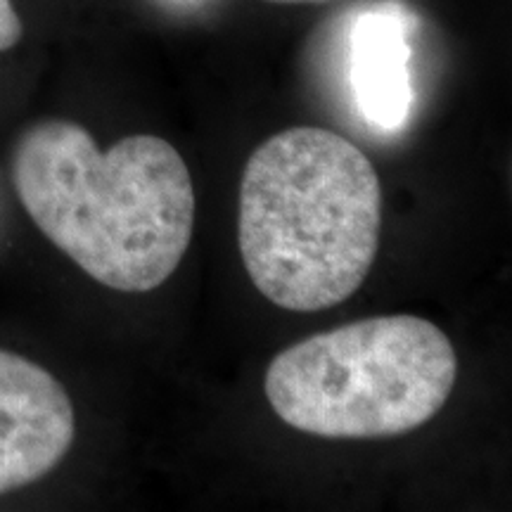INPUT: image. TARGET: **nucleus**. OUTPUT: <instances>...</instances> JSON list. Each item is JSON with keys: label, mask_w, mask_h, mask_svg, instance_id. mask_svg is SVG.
I'll return each mask as SVG.
<instances>
[{"label": "nucleus", "mask_w": 512, "mask_h": 512, "mask_svg": "<svg viewBox=\"0 0 512 512\" xmlns=\"http://www.w3.org/2000/svg\"><path fill=\"white\" fill-rule=\"evenodd\" d=\"M10 174L36 228L110 290H157L188 252L195 185L164 138L128 136L100 152L76 121L43 119L17 138Z\"/></svg>", "instance_id": "f257e3e1"}, {"label": "nucleus", "mask_w": 512, "mask_h": 512, "mask_svg": "<svg viewBox=\"0 0 512 512\" xmlns=\"http://www.w3.org/2000/svg\"><path fill=\"white\" fill-rule=\"evenodd\" d=\"M380 233V176L349 138L294 126L247 159L238 245L271 304L316 313L347 302L373 268Z\"/></svg>", "instance_id": "f03ea898"}, {"label": "nucleus", "mask_w": 512, "mask_h": 512, "mask_svg": "<svg viewBox=\"0 0 512 512\" xmlns=\"http://www.w3.org/2000/svg\"><path fill=\"white\" fill-rule=\"evenodd\" d=\"M458 377L451 339L430 320L363 318L280 351L264 392L285 425L323 439L401 437L430 422Z\"/></svg>", "instance_id": "7ed1b4c3"}, {"label": "nucleus", "mask_w": 512, "mask_h": 512, "mask_svg": "<svg viewBox=\"0 0 512 512\" xmlns=\"http://www.w3.org/2000/svg\"><path fill=\"white\" fill-rule=\"evenodd\" d=\"M74 403L62 382L0 349V496L53 472L72 448Z\"/></svg>", "instance_id": "20e7f679"}, {"label": "nucleus", "mask_w": 512, "mask_h": 512, "mask_svg": "<svg viewBox=\"0 0 512 512\" xmlns=\"http://www.w3.org/2000/svg\"><path fill=\"white\" fill-rule=\"evenodd\" d=\"M411 46L403 19L389 10L358 17L351 36V86L370 124L396 131L406 124L413 105Z\"/></svg>", "instance_id": "39448f33"}, {"label": "nucleus", "mask_w": 512, "mask_h": 512, "mask_svg": "<svg viewBox=\"0 0 512 512\" xmlns=\"http://www.w3.org/2000/svg\"><path fill=\"white\" fill-rule=\"evenodd\" d=\"M24 24L19 19L12 0H0V53L15 48L22 41Z\"/></svg>", "instance_id": "423d86ee"}, {"label": "nucleus", "mask_w": 512, "mask_h": 512, "mask_svg": "<svg viewBox=\"0 0 512 512\" xmlns=\"http://www.w3.org/2000/svg\"><path fill=\"white\" fill-rule=\"evenodd\" d=\"M266 3H278V5H323V3H332V0H266Z\"/></svg>", "instance_id": "0eeeda50"}]
</instances>
